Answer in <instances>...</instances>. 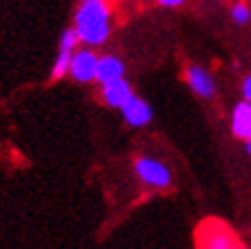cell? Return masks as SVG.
Instances as JSON below:
<instances>
[{
	"label": "cell",
	"mask_w": 251,
	"mask_h": 249,
	"mask_svg": "<svg viewBox=\"0 0 251 249\" xmlns=\"http://www.w3.org/2000/svg\"><path fill=\"white\" fill-rule=\"evenodd\" d=\"M231 131H233L235 137H239V139H243V141L251 139V102L243 100L233 108Z\"/></svg>",
	"instance_id": "ba28073f"
},
{
	"label": "cell",
	"mask_w": 251,
	"mask_h": 249,
	"mask_svg": "<svg viewBox=\"0 0 251 249\" xmlns=\"http://www.w3.org/2000/svg\"><path fill=\"white\" fill-rule=\"evenodd\" d=\"M125 78V64L123 59L117 55H102L98 57V66H96V82L106 84L112 80Z\"/></svg>",
	"instance_id": "9c48e42d"
},
{
	"label": "cell",
	"mask_w": 251,
	"mask_h": 249,
	"mask_svg": "<svg viewBox=\"0 0 251 249\" xmlns=\"http://www.w3.org/2000/svg\"><path fill=\"white\" fill-rule=\"evenodd\" d=\"M135 174L141 178V182L153 186V188H168L172 184V172L161 161L151 157L135 159Z\"/></svg>",
	"instance_id": "6da1fadb"
},
{
	"label": "cell",
	"mask_w": 251,
	"mask_h": 249,
	"mask_svg": "<svg viewBox=\"0 0 251 249\" xmlns=\"http://www.w3.org/2000/svg\"><path fill=\"white\" fill-rule=\"evenodd\" d=\"M121 110H123L125 121H127L131 127H145V124L151 121V117H153L151 106H149L143 98L135 96V94L121 106Z\"/></svg>",
	"instance_id": "3957f363"
},
{
	"label": "cell",
	"mask_w": 251,
	"mask_h": 249,
	"mask_svg": "<svg viewBox=\"0 0 251 249\" xmlns=\"http://www.w3.org/2000/svg\"><path fill=\"white\" fill-rule=\"evenodd\" d=\"M82 2H110V0H82Z\"/></svg>",
	"instance_id": "9a60e30c"
},
{
	"label": "cell",
	"mask_w": 251,
	"mask_h": 249,
	"mask_svg": "<svg viewBox=\"0 0 251 249\" xmlns=\"http://www.w3.org/2000/svg\"><path fill=\"white\" fill-rule=\"evenodd\" d=\"M243 96L247 102H251V76H247L243 82Z\"/></svg>",
	"instance_id": "4fadbf2b"
},
{
	"label": "cell",
	"mask_w": 251,
	"mask_h": 249,
	"mask_svg": "<svg viewBox=\"0 0 251 249\" xmlns=\"http://www.w3.org/2000/svg\"><path fill=\"white\" fill-rule=\"evenodd\" d=\"M202 249H235L233 237L227 231H212L202 243Z\"/></svg>",
	"instance_id": "8fae6325"
},
{
	"label": "cell",
	"mask_w": 251,
	"mask_h": 249,
	"mask_svg": "<svg viewBox=\"0 0 251 249\" xmlns=\"http://www.w3.org/2000/svg\"><path fill=\"white\" fill-rule=\"evenodd\" d=\"M247 151H249V155H251V139L247 141Z\"/></svg>",
	"instance_id": "2e32d148"
},
{
	"label": "cell",
	"mask_w": 251,
	"mask_h": 249,
	"mask_svg": "<svg viewBox=\"0 0 251 249\" xmlns=\"http://www.w3.org/2000/svg\"><path fill=\"white\" fill-rule=\"evenodd\" d=\"M78 33L80 43H86L90 47L102 45L106 43V39L110 37V21H102V23H92V25H80V27H74Z\"/></svg>",
	"instance_id": "8992f818"
},
{
	"label": "cell",
	"mask_w": 251,
	"mask_h": 249,
	"mask_svg": "<svg viewBox=\"0 0 251 249\" xmlns=\"http://www.w3.org/2000/svg\"><path fill=\"white\" fill-rule=\"evenodd\" d=\"M76 49H68V47H59V53L55 57V64L51 68V78L53 80H59L64 78L66 74H70V61H72V55Z\"/></svg>",
	"instance_id": "30bf717a"
},
{
	"label": "cell",
	"mask_w": 251,
	"mask_h": 249,
	"mask_svg": "<svg viewBox=\"0 0 251 249\" xmlns=\"http://www.w3.org/2000/svg\"><path fill=\"white\" fill-rule=\"evenodd\" d=\"M231 17L237 25H245L251 19V8L245 2H235L233 8H231Z\"/></svg>",
	"instance_id": "7c38bea8"
},
{
	"label": "cell",
	"mask_w": 251,
	"mask_h": 249,
	"mask_svg": "<svg viewBox=\"0 0 251 249\" xmlns=\"http://www.w3.org/2000/svg\"><path fill=\"white\" fill-rule=\"evenodd\" d=\"M131 96H133L131 84L125 78H119V80H112V82L102 84V100L108 106H112V108H121Z\"/></svg>",
	"instance_id": "52a82bcc"
},
{
	"label": "cell",
	"mask_w": 251,
	"mask_h": 249,
	"mask_svg": "<svg viewBox=\"0 0 251 249\" xmlns=\"http://www.w3.org/2000/svg\"><path fill=\"white\" fill-rule=\"evenodd\" d=\"M186 82L200 98H212L217 92V86H215L212 76L200 66H188L186 68Z\"/></svg>",
	"instance_id": "277c9868"
},
{
	"label": "cell",
	"mask_w": 251,
	"mask_h": 249,
	"mask_svg": "<svg viewBox=\"0 0 251 249\" xmlns=\"http://www.w3.org/2000/svg\"><path fill=\"white\" fill-rule=\"evenodd\" d=\"M110 15H112V10H110L108 2H82V6L76 10L74 23H76V27H80V25L102 23V21H110Z\"/></svg>",
	"instance_id": "5b68a950"
},
{
	"label": "cell",
	"mask_w": 251,
	"mask_h": 249,
	"mask_svg": "<svg viewBox=\"0 0 251 249\" xmlns=\"http://www.w3.org/2000/svg\"><path fill=\"white\" fill-rule=\"evenodd\" d=\"M161 6H168V8H176V6H182L186 0H157Z\"/></svg>",
	"instance_id": "5bb4252c"
},
{
	"label": "cell",
	"mask_w": 251,
	"mask_h": 249,
	"mask_svg": "<svg viewBox=\"0 0 251 249\" xmlns=\"http://www.w3.org/2000/svg\"><path fill=\"white\" fill-rule=\"evenodd\" d=\"M96 66H98V55L92 49H80V51H74L72 55L70 74L76 82L88 84L96 80Z\"/></svg>",
	"instance_id": "7a4b0ae2"
}]
</instances>
